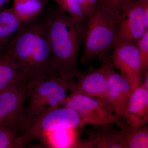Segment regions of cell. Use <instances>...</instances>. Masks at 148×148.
Segmentation results:
<instances>
[{"label": "cell", "instance_id": "obj_3", "mask_svg": "<svg viewBox=\"0 0 148 148\" xmlns=\"http://www.w3.org/2000/svg\"><path fill=\"white\" fill-rule=\"evenodd\" d=\"M122 17L123 12L98 3L86 22L80 61L82 65L88 64L96 57L102 60L110 56L109 52L116 40Z\"/></svg>", "mask_w": 148, "mask_h": 148}, {"label": "cell", "instance_id": "obj_21", "mask_svg": "<svg viewBox=\"0 0 148 148\" xmlns=\"http://www.w3.org/2000/svg\"><path fill=\"white\" fill-rule=\"evenodd\" d=\"M140 55L143 75L148 71V30L136 42Z\"/></svg>", "mask_w": 148, "mask_h": 148}, {"label": "cell", "instance_id": "obj_23", "mask_svg": "<svg viewBox=\"0 0 148 148\" xmlns=\"http://www.w3.org/2000/svg\"><path fill=\"white\" fill-rule=\"evenodd\" d=\"M86 18H89L92 14L93 11L90 8L87 0H77Z\"/></svg>", "mask_w": 148, "mask_h": 148}, {"label": "cell", "instance_id": "obj_15", "mask_svg": "<svg viewBox=\"0 0 148 148\" xmlns=\"http://www.w3.org/2000/svg\"><path fill=\"white\" fill-rule=\"evenodd\" d=\"M117 127L123 148H148V126L132 129L123 121Z\"/></svg>", "mask_w": 148, "mask_h": 148}, {"label": "cell", "instance_id": "obj_2", "mask_svg": "<svg viewBox=\"0 0 148 148\" xmlns=\"http://www.w3.org/2000/svg\"><path fill=\"white\" fill-rule=\"evenodd\" d=\"M52 62L58 77L73 82L80 73L78 58L86 27L75 22L56 5L44 11Z\"/></svg>", "mask_w": 148, "mask_h": 148}, {"label": "cell", "instance_id": "obj_25", "mask_svg": "<svg viewBox=\"0 0 148 148\" xmlns=\"http://www.w3.org/2000/svg\"><path fill=\"white\" fill-rule=\"evenodd\" d=\"M144 79L142 83L145 87L148 89V71L144 73Z\"/></svg>", "mask_w": 148, "mask_h": 148}, {"label": "cell", "instance_id": "obj_24", "mask_svg": "<svg viewBox=\"0 0 148 148\" xmlns=\"http://www.w3.org/2000/svg\"><path fill=\"white\" fill-rule=\"evenodd\" d=\"M90 8L92 10L94 11L95 8L98 5V3L100 1V0H87Z\"/></svg>", "mask_w": 148, "mask_h": 148}, {"label": "cell", "instance_id": "obj_16", "mask_svg": "<svg viewBox=\"0 0 148 148\" xmlns=\"http://www.w3.org/2000/svg\"><path fill=\"white\" fill-rule=\"evenodd\" d=\"M50 0H13L14 12L24 23L37 18L45 9Z\"/></svg>", "mask_w": 148, "mask_h": 148}, {"label": "cell", "instance_id": "obj_12", "mask_svg": "<svg viewBox=\"0 0 148 148\" xmlns=\"http://www.w3.org/2000/svg\"><path fill=\"white\" fill-rule=\"evenodd\" d=\"M125 123L136 129L148 123V89L141 84L132 91L123 115Z\"/></svg>", "mask_w": 148, "mask_h": 148}, {"label": "cell", "instance_id": "obj_20", "mask_svg": "<svg viewBox=\"0 0 148 148\" xmlns=\"http://www.w3.org/2000/svg\"><path fill=\"white\" fill-rule=\"evenodd\" d=\"M18 130L8 127H0V148H24L19 143Z\"/></svg>", "mask_w": 148, "mask_h": 148}, {"label": "cell", "instance_id": "obj_8", "mask_svg": "<svg viewBox=\"0 0 148 148\" xmlns=\"http://www.w3.org/2000/svg\"><path fill=\"white\" fill-rule=\"evenodd\" d=\"M147 30L148 0H132L123 11L116 41L136 43Z\"/></svg>", "mask_w": 148, "mask_h": 148}, {"label": "cell", "instance_id": "obj_4", "mask_svg": "<svg viewBox=\"0 0 148 148\" xmlns=\"http://www.w3.org/2000/svg\"><path fill=\"white\" fill-rule=\"evenodd\" d=\"M80 125V118L75 111L64 106L57 107L35 116L26 117L18 140L24 148L47 132L61 128L75 129Z\"/></svg>", "mask_w": 148, "mask_h": 148}, {"label": "cell", "instance_id": "obj_26", "mask_svg": "<svg viewBox=\"0 0 148 148\" xmlns=\"http://www.w3.org/2000/svg\"><path fill=\"white\" fill-rule=\"evenodd\" d=\"M10 0H0V9L5 8V5Z\"/></svg>", "mask_w": 148, "mask_h": 148}, {"label": "cell", "instance_id": "obj_5", "mask_svg": "<svg viewBox=\"0 0 148 148\" xmlns=\"http://www.w3.org/2000/svg\"><path fill=\"white\" fill-rule=\"evenodd\" d=\"M73 83L56 77L32 85L29 104L26 107L27 116H35L49 109L62 106Z\"/></svg>", "mask_w": 148, "mask_h": 148}, {"label": "cell", "instance_id": "obj_19", "mask_svg": "<svg viewBox=\"0 0 148 148\" xmlns=\"http://www.w3.org/2000/svg\"><path fill=\"white\" fill-rule=\"evenodd\" d=\"M61 9L77 23L86 27L87 19L77 0H53Z\"/></svg>", "mask_w": 148, "mask_h": 148}, {"label": "cell", "instance_id": "obj_1", "mask_svg": "<svg viewBox=\"0 0 148 148\" xmlns=\"http://www.w3.org/2000/svg\"><path fill=\"white\" fill-rule=\"evenodd\" d=\"M4 45L29 84L58 77L52 62L44 12L25 23Z\"/></svg>", "mask_w": 148, "mask_h": 148}, {"label": "cell", "instance_id": "obj_9", "mask_svg": "<svg viewBox=\"0 0 148 148\" xmlns=\"http://www.w3.org/2000/svg\"><path fill=\"white\" fill-rule=\"evenodd\" d=\"M112 49L110 59L113 66L129 82L134 90L143 82V75L136 43L116 41Z\"/></svg>", "mask_w": 148, "mask_h": 148}, {"label": "cell", "instance_id": "obj_6", "mask_svg": "<svg viewBox=\"0 0 148 148\" xmlns=\"http://www.w3.org/2000/svg\"><path fill=\"white\" fill-rule=\"evenodd\" d=\"M62 106L73 109L78 114L80 127L101 124H114L117 126L123 121L107 103L99 98L71 93Z\"/></svg>", "mask_w": 148, "mask_h": 148}, {"label": "cell", "instance_id": "obj_18", "mask_svg": "<svg viewBox=\"0 0 148 148\" xmlns=\"http://www.w3.org/2000/svg\"><path fill=\"white\" fill-rule=\"evenodd\" d=\"M73 128H61L47 132L40 140L43 145L49 147H76L77 142L74 139Z\"/></svg>", "mask_w": 148, "mask_h": 148}, {"label": "cell", "instance_id": "obj_22", "mask_svg": "<svg viewBox=\"0 0 148 148\" xmlns=\"http://www.w3.org/2000/svg\"><path fill=\"white\" fill-rule=\"evenodd\" d=\"M132 0H100L98 3L116 11L123 12L125 7Z\"/></svg>", "mask_w": 148, "mask_h": 148}, {"label": "cell", "instance_id": "obj_10", "mask_svg": "<svg viewBox=\"0 0 148 148\" xmlns=\"http://www.w3.org/2000/svg\"><path fill=\"white\" fill-rule=\"evenodd\" d=\"M106 80V103L123 120L125 107L133 90L129 82L114 69L110 56L107 66Z\"/></svg>", "mask_w": 148, "mask_h": 148}, {"label": "cell", "instance_id": "obj_17", "mask_svg": "<svg viewBox=\"0 0 148 148\" xmlns=\"http://www.w3.org/2000/svg\"><path fill=\"white\" fill-rule=\"evenodd\" d=\"M24 24L12 8L0 9V46L8 41Z\"/></svg>", "mask_w": 148, "mask_h": 148}, {"label": "cell", "instance_id": "obj_27", "mask_svg": "<svg viewBox=\"0 0 148 148\" xmlns=\"http://www.w3.org/2000/svg\"></svg>", "mask_w": 148, "mask_h": 148}, {"label": "cell", "instance_id": "obj_7", "mask_svg": "<svg viewBox=\"0 0 148 148\" xmlns=\"http://www.w3.org/2000/svg\"><path fill=\"white\" fill-rule=\"evenodd\" d=\"M30 87L25 80L12 84L0 91V127L21 130L27 117L25 103L29 100Z\"/></svg>", "mask_w": 148, "mask_h": 148}, {"label": "cell", "instance_id": "obj_14", "mask_svg": "<svg viewBox=\"0 0 148 148\" xmlns=\"http://www.w3.org/2000/svg\"><path fill=\"white\" fill-rule=\"evenodd\" d=\"M26 77L18 70L4 45L0 46V91L12 84H19Z\"/></svg>", "mask_w": 148, "mask_h": 148}, {"label": "cell", "instance_id": "obj_13", "mask_svg": "<svg viewBox=\"0 0 148 148\" xmlns=\"http://www.w3.org/2000/svg\"><path fill=\"white\" fill-rule=\"evenodd\" d=\"M114 125H93L84 130L87 138L77 141V148H123L118 130Z\"/></svg>", "mask_w": 148, "mask_h": 148}, {"label": "cell", "instance_id": "obj_11", "mask_svg": "<svg viewBox=\"0 0 148 148\" xmlns=\"http://www.w3.org/2000/svg\"><path fill=\"white\" fill-rule=\"evenodd\" d=\"M110 56L102 59V64L98 69L86 74L81 72L77 76L76 81L75 80L71 85L70 90L71 93L99 98L106 103V71Z\"/></svg>", "mask_w": 148, "mask_h": 148}]
</instances>
